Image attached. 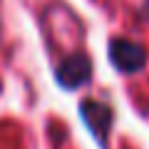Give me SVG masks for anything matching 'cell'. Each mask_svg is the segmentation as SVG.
<instances>
[{
    "instance_id": "cell-1",
    "label": "cell",
    "mask_w": 149,
    "mask_h": 149,
    "mask_svg": "<svg viewBox=\"0 0 149 149\" xmlns=\"http://www.w3.org/2000/svg\"><path fill=\"white\" fill-rule=\"evenodd\" d=\"M114 60H117L122 67L134 70V67L142 65V50L132 47V45H119V47H114Z\"/></svg>"
}]
</instances>
